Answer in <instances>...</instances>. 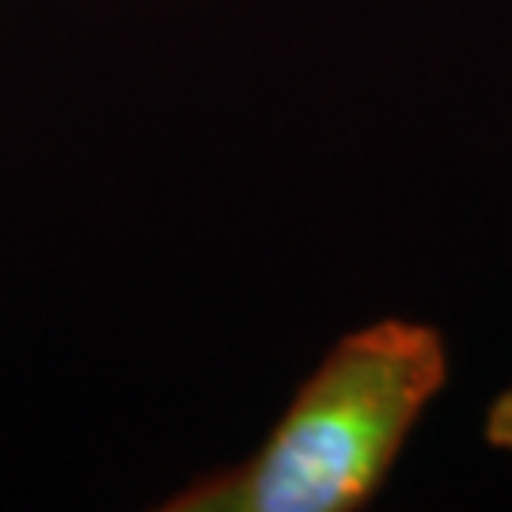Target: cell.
I'll use <instances>...</instances> for the list:
<instances>
[{
	"label": "cell",
	"mask_w": 512,
	"mask_h": 512,
	"mask_svg": "<svg viewBox=\"0 0 512 512\" xmlns=\"http://www.w3.org/2000/svg\"><path fill=\"white\" fill-rule=\"evenodd\" d=\"M433 323L387 315L349 330L304 376L251 456L179 486L164 512H357L448 384Z\"/></svg>",
	"instance_id": "1"
},
{
	"label": "cell",
	"mask_w": 512,
	"mask_h": 512,
	"mask_svg": "<svg viewBox=\"0 0 512 512\" xmlns=\"http://www.w3.org/2000/svg\"><path fill=\"white\" fill-rule=\"evenodd\" d=\"M482 440L494 448L512 456V380L497 391L490 406H486V418H482Z\"/></svg>",
	"instance_id": "2"
}]
</instances>
